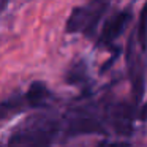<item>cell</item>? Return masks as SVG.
I'll return each instance as SVG.
<instances>
[{
	"label": "cell",
	"mask_w": 147,
	"mask_h": 147,
	"mask_svg": "<svg viewBox=\"0 0 147 147\" xmlns=\"http://www.w3.org/2000/svg\"><path fill=\"white\" fill-rule=\"evenodd\" d=\"M108 7L109 5L106 2H92V3L74 8L67 21V32L93 35L96 24L101 19L103 13Z\"/></svg>",
	"instance_id": "cell-1"
},
{
	"label": "cell",
	"mask_w": 147,
	"mask_h": 147,
	"mask_svg": "<svg viewBox=\"0 0 147 147\" xmlns=\"http://www.w3.org/2000/svg\"><path fill=\"white\" fill-rule=\"evenodd\" d=\"M131 19V13L128 10L125 11H119L117 14H114L112 18H109L106 21L105 27L101 30V35H100V45H111L115 38L122 33V30L125 29L128 22Z\"/></svg>",
	"instance_id": "cell-2"
},
{
	"label": "cell",
	"mask_w": 147,
	"mask_h": 147,
	"mask_svg": "<svg viewBox=\"0 0 147 147\" xmlns=\"http://www.w3.org/2000/svg\"><path fill=\"white\" fill-rule=\"evenodd\" d=\"M48 96H49V90H48V87H46V84L33 82L32 86H30L29 92H27L26 98H27V101H29L32 106L38 108V106L45 105V101L48 100Z\"/></svg>",
	"instance_id": "cell-3"
},
{
	"label": "cell",
	"mask_w": 147,
	"mask_h": 147,
	"mask_svg": "<svg viewBox=\"0 0 147 147\" xmlns=\"http://www.w3.org/2000/svg\"><path fill=\"white\" fill-rule=\"evenodd\" d=\"M100 125L96 123L95 120H92V119H79V120H76L73 123V130L76 131V133H96V131H101V128H98Z\"/></svg>",
	"instance_id": "cell-4"
},
{
	"label": "cell",
	"mask_w": 147,
	"mask_h": 147,
	"mask_svg": "<svg viewBox=\"0 0 147 147\" xmlns=\"http://www.w3.org/2000/svg\"><path fill=\"white\" fill-rule=\"evenodd\" d=\"M146 10L147 8L144 7L142 11H141L139 14V27H138V40H139V45H141V49H146V33H144V30H146Z\"/></svg>",
	"instance_id": "cell-5"
},
{
	"label": "cell",
	"mask_w": 147,
	"mask_h": 147,
	"mask_svg": "<svg viewBox=\"0 0 147 147\" xmlns=\"http://www.w3.org/2000/svg\"><path fill=\"white\" fill-rule=\"evenodd\" d=\"M16 106H18V103L16 101H11V100H10V101L2 103V105H0V120H3L5 117H8L10 112L16 109Z\"/></svg>",
	"instance_id": "cell-6"
},
{
	"label": "cell",
	"mask_w": 147,
	"mask_h": 147,
	"mask_svg": "<svg viewBox=\"0 0 147 147\" xmlns=\"http://www.w3.org/2000/svg\"><path fill=\"white\" fill-rule=\"evenodd\" d=\"M5 7H7V2H3V0H0V13L5 10Z\"/></svg>",
	"instance_id": "cell-7"
}]
</instances>
